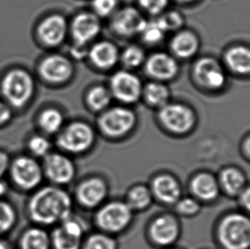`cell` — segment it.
Listing matches in <instances>:
<instances>
[{
	"label": "cell",
	"mask_w": 250,
	"mask_h": 249,
	"mask_svg": "<svg viewBox=\"0 0 250 249\" xmlns=\"http://www.w3.org/2000/svg\"><path fill=\"white\" fill-rule=\"evenodd\" d=\"M72 201L62 188L47 186L34 194L28 203L31 219L40 225L51 226L62 222L71 215Z\"/></svg>",
	"instance_id": "6da1fadb"
},
{
	"label": "cell",
	"mask_w": 250,
	"mask_h": 249,
	"mask_svg": "<svg viewBox=\"0 0 250 249\" xmlns=\"http://www.w3.org/2000/svg\"><path fill=\"white\" fill-rule=\"evenodd\" d=\"M1 92L4 102L11 108H23L34 95V79L27 71L12 69L3 76Z\"/></svg>",
	"instance_id": "7a4b0ae2"
},
{
	"label": "cell",
	"mask_w": 250,
	"mask_h": 249,
	"mask_svg": "<svg viewBox=\"0 0 250 249\" xmlns=\"http://www.w3.org/2000/svg\"><path fill=\"white\" fill-rule=\"evenodd\" d=\"M220 242L227 249H248L250 245V222L241 213L227 216L219 230Z\"/></svg>",
	"instance_id": "3957f363"
},
{
	"label": "cell",
	"mask_w": 250,
	"mask_h": 249,
	"mask_svg": "<svg viewBox=\"0 0 250 249\" xmlns=\"http://www.w3.org/2000/svg\"><path fill=\"white\" fill-rule=\"evenodd\" d=\"M94 141V132L84 122H74L62 131L58 145L65 151L79 154L91 147Z\"/></svg>",
	"instance_id": "277c9868"
},
{
	"label": "cell",
	"mask_w": 250,
	"mask_h": 249,
	"mask_svg": "<svg viewBox=\"0 0 250 249\" xmlns=\"http://www.w3.org/2000/svg\"><path fill=\"white\" fill-rule=\"evenodd\" d=\"M11 178L19 188L31 190L37 188L43 179V169L34 159L20 156L10 166Z\"/></svg>",
	"instance_id": "5b68a950"
},
{
	"label": "cell",
	"mask_w": 250,
	"mask_h": 249,
	"mask_svg": "<svg viewBox=\"0 0 250 249\" xmlns=\"http://www.w3.org/2000/svg\"><path fill=\"white\" fill-rule=\"evenodd\" d=\"M134 113L128 108L116 107L105 111L99 119V125L105 134L120 137L126 134L135 124Z\"/></svg>",
	"instance_id": "8992f818"
},
{
	"label": "cell",
	"mask_w": 250,
	"mask_h": 249,
	"mask_svg": "<svg viewBox=\"0 0 250 249\" xmlns=\"http://www.w3.org/2000/svg\"><path fill=\"white\" fill-rule=\"evenodd\" d=\"M132 210L124 202H111L104 206L97 216L98 226L109 232H119L128 226Z\"/></svg>",
	"instance_id": "52a82bcc"
},
{
	"label": "cell",
	"mask_w": 250,
	"mask_h": 249,
	"mask_svg": "<svg viewBox=\"0 0 250 249\" xmlns=\"http://www.w3.org/2000/svg\"><path fill=\"white\" fill-rule=\"evenodd\" d=\"M159 118L164 126L174 133H185L192 127L195 117L185 105L167 104L162 107Z\"/></svg>",
	"instance_id": "ba28073f"
},
{
	"label": "cell",
	"mask_w": 250,
	"mask_h": 249,
	"mask_svg": "<svg viewBox=\"0 0 250 249\" xmlns=\"http://www.w3.org/2000/svg\"><path fill=\"white\" fill-rule=\"evenodd\" d=\"M111 93L120 101L133 104L142 94V84L139 78L127 71H120L110 81Z\"/></svg>",
	"instance_id": "9c48e42d"
},
{
	"label": "cell",
	"mask_w": 250,
	"mask_h": 249,
	"mask_svg": "<svg viewBox=\"0 0 250 249\" xmlns=\"http://www.w3.org/2000/svg\"><path fill=\"white\" fill-rule=\"evenodd\" d=\"M43 173L56 185H66L75 177V166L65 155L53 153L44 158Z\"/></svg>",
	"instance_id": "30bf717a"
},
{
	"label": "cell",
	"mask_w": 250,
	"mask_h": 249,
	"mask_svg": "<svg viewBox=\"0 0 250 249\" xmlns=\"http://www.w3.org/2000/svg\"><path fill=\"white\" fill-rule=\"evenodd\" d=\"M83 232L82 224L69 217L54 229L51 244L55 249H80Z\"/></svg>",
	"instance_id": "8fae6325"
},
{
	"label": "cell",
	"mask_w": 250,
	"mask_h": 249,
	"mask_svg": "<svg viewBox=\"0 0 250 249\" xmlns=\"http://www.w3.org/2000/svg\"><path fill=\"white\" fill-rule=\"evenodd\" d=\"M68 24L63 17L52 15L41 21L37 28L39 40L48 47H55L64 41Z\"/></svg>",
	"instance_id": "7c38bea8"
},
{
	"label": "cell",
	"mask_w": 250,
	"mask_h": 249,
	"mask_svg": "<svg viewBox=\"0 0 250 249\" xmlns=\"http://www.w3.org/2000/svg\"><path fill=\"white\" fill-rule=\"evenodd\" d=\"M39 72L44 81L59 84L71 77L73 66L68 59L61 55H51L42 60Z\"/></svg>",
	"instance_id": "4fadbf2b"
},
{
	"label": "cell",
	"mask_w": 250,
	"mask_h": 249,
	"mask_svg": "<svg viewBox=\"0 0 250 249\" xmlns=\"http://www.w3.org/2000/svg\"><path fill=\"white\" fill-rule=\"evenodd\" d=\"M194 74L200 84L210 89L222 87L227 80L222 67L213 58H202L196 62Z\"/></svg>",
	"instance_id": "5bb4252c"
},
{
	"label": "cell",
	"mask_w": 250,
	"mask_h": 249,
	"mask_svg": "<svg viewBox=\"0 0 250 249\" xmlns=\"http://www.w3.org/2000/svg\"><path fill=\"white\" fill-rule=\"evenodd\" d=\"M146 24V19L141 13L132 7L120 10L112 20L113 29L122 36H132L140 34Z\"/></svg>",
	"instance_id": "9a60e30c"
},
{
	"label": "cell",
	"mask_w": 250,
	"mask_h": 249,
	"mask_svg": "<svg viewBox=\"0 0 250 249\" xmlns=\"http://www.w3.org/2000/svg\"><path fill=\"white\" fill-rule=\"evenodd\" d=\"M101 29L98 17L91 13H82L75 17L71 25V34L75 44L84 46L98 36Z\"/></svg>",
	"instance_id": "2e32d148"
},
{
	"label": "cell",
	"mask_w": 250,
	"mask_h": 249,
	"mask_svg": "<svg viewBox=\"0 0 250 249\" xmlns=\"http://www.w3.org/2000/svg\"><path fill=\"white\" fill-rule=\"evenodd\" d=\"M146 71L158 81L171 80L178 72V64L171 56L159 52L150 56L147 60Z\"/></svg>",
	"instance_id": "e0dca14e"
},
{
	"label": "cell",
	"mask_w": 250,
	"mask_h": 249,
	"mask_svg": "<svg viewBox=\"0 0 250 249\" xmlns=\"http://www.w3.org/2000/svg\"><path fill=\"white\" fill-rule=\"evenodd\" d=\"M107 195L104 183L99 179H89L82 183L77 189V198L82 205L93 208L101 203Z\"/></svg>",
	"instance_id": "ac0fdd59"
},
{
	"label": "cell",
	"mask_w": 250,
	"mask_h": 249,
	"mask_svg": "<svg viewBox=\"0 0 250 249\" xmlns=\"http://www.w3.org/2000/svg\"><path fill=\"white\" fill-rule=\"evenodd\" d=\"M150 234L155 243L167 246L175 241L179 228L175 220L170 216H161L153 222Z\"/></svg>",
	"instance_id": "d6986e66"
},
{
	"label": "cell",
	"mask_w": 250,
	"mask_h": 249,
	"mask_svg": "<svg viewBox=\"0 0 250 249\" xmlns=\"http://www.w3.org/2000/svg\"><path fill=\"white\" fill-rule=\"evenodd\" d=\"M152 192L156 198L166 204L177 203L181 196L179 184L169 175L156 177L152 183Z\"/></svg>",
	"instance_id": "ffe728a7"
},
{
	"label": "cell",
	"mask_w": 250,
	"mask_h": 249,
	"mask_svg": "<svg viewBox=\"0 0 250 249\" xmlns=\"http://www.w3.org/2000/svg\"><path fill=\"white\" fill-rule=\"evenodd\" d=\"M92 63L101 68H110L118 61L119 53L115 44L109 42H99L89 52Z\"/></svg>",
	"instance_id": "44dd1931"
},
{
	"label": "cell",
	"mask_w": 250,
	"mask_h": 249,
	"mask_svg": "<svg viewBox=\"0 0 250 249\" xmlns=\"http://www.w3.org/2000/svg\"><path fill=\"white\" fill-rule=\"evenodd\" d=\"M199 46L198 40L192 32L183 31L176 34L171 42V48L176 56L189 58L196 53Z\"/></svg>",
	"instance_id": "7402d4cb"
},
{
	"label": "cell",
	"mask_w": 250,
	"mask_h": 249,
	"mask_svg": "<svg viewBox=\"0 0 250 249\" xmlns=\"http://www.w3.org/2000/svg\"><path fill=\"white\" fill-rule=\"evenodd\" d=\"M194 194L203 201H212L219 195L220 188L213 176L200 174L193 179L191 184Z\"/></svg>",
	"instance_id": "603a6c76"
},
{
	"label": "cell",
	"mask_w": 250,
	"mask_h": 249,
	"mask_svg": "<svg viewBox=\"0 0 250 249\" xmlns=\"http://www.w3.org/2000/svg\"><path fill=\"white\" fill-rule=\"evenodd\" d=\"M226 62L230 69L237 74H249L250 71V50L242 45L230 48L226 54Z\"/></svg>",
	"instance_id": "cb8c5ba5"
},
{
	"label": "cell",
	"mask_w": 250,
	"mask_h": 249,
	"mask_svg": "<svg viewBox=\"0 0 250 249\" xmlns=\"http://www.w3.org/2000/svg\"><path fill=\"white\" fill-rule=\"evenodd\" d=\"M51 246V237L40 228L27 229L21 238V249H50Z\"/></svg>",
	"instance_id": "d4e9b609"
},
{
	"label": "cell",
	"mask_w": 250,
	"mask_h": 249,
	"mask_svg": "<svg viewBox=\"0 0 250 249\" xmlns=\"http://www.w3.org/2000/svg\"><path fill=\"white\" fill-rule=\"evenodd\" d=\"M220 183L228 195H240L244 191L245 178L237 169L227 168L220 174Z\"/></svg>",
	"instance_id": "484cf974"
},
{
	"label": "cell",
	"mask_w": 250,
	"mask_h": 249,
	"mask_svg": "<svg viewBox=\"0 0 250 249\" xmlns=\"http://www.w3.org/2000/svg\"><path fill=\"white\" fill-rule=\"evenodd\" d=\"M64 119L61 112L57 108H46L39 116V124L48 134H54L61 130Z\"/></svg>",
	"instance_id": "4316f807"
},
{
	"label": "cell",
	"mask_w": 250,
	"mask_h": 249,
	"mask_svg": "<svg viewBox=\"0 0 250 249\" xmlns=\"http://www.w3.org/2000/svg\"><path fill=\"white\" fill-rule=\"evenodd\" d=\"M144 95L147 102L156 107H163L167 104L169 91L165 84L160 82H150L144 89Z\"/></svg>",
	"instance_id": "83f0119b"
},
{
	"label": "cell",
	"mask_w": 250,
	"mask_h": 249,
	"mask_svg": "<svg viewBox=\"0 0 250 249\" xmlns=\"http://www.w3.org/2000/svg\"><path fill=\"white\" fill-rule=\"evenodd\" d=\"M151 201V192L144 186H139L129 192L126 203L132 210H143L149 207Z\"/></svg>",
	"instance_id": "f1b7e54d"
},
{
	"label": "cell",
	"mask_w": 250,
	"mask_h": 249,
	"mask_svg": "<svg viewBox=\"0 0 250 249\" xmlns=\"http://www.w3.org/2000/svg\"><path fill=\"white\" fill-rule=\"evenodd\" d=\"M111 92L104 86H96L89 91L87 103L94 110H102L108 107L111 102Z\"/></svg>",
	"instance_id": "f546056e"
},
{
	"label": "cell",
	"mask_w": 250,
	"mask_h": 249,
	"mask_svg": "<svg viewBox=\"0 0 250 249\" xmlns=\"http://www.w3.org/2000/svg\"><path fill=\"white\" fill-rule=\"evenodd\" d=\"M17 222V212L9 202L0 201V235L9 232Z\"/></svg>",
	"instance_id": "4dcf8cb0"
},
{
	"label": "cell",
	"mask_w": 250,
	"mask_h": 249,
	"mask_svg": "<svg viewBox=\"0 0 250 249\" xmlns=\"http://www.w3.org/2000/svg\"><path fill=\"white\" fill-rule=\"evenodd\" d=\"M140 34H142L143 40L146 43L155 44L163 40L165 32L157 21H152L149 22L146 21V26Z\"/></svg>",
	"instance_id": "1f68e13d"
},
{
	"label": "cell",
	"mask_w": 250,
	"mask_h": 249,
	"mask_svg": "<svg viewBox=\"0 0 250 249\" xmlns=\"http://www.w3.org/2000/svg\"><path fill=\"white\" fill-rule=\"evenodd\" d=\"M145 51L137 45H131L126 48L122 54V62L128 67H139L145 61Z\"/></svg>",
	"instance_id": "d6a6232c"
},
{
	"label": "cell",
	"mask_w": 250,
	"mask_h": 249,
	"mask_svg": "<svg viewBox=\"0 0 250 249\" xmlns=\"http://www.w3.org/2000/svg\"><path fill=\"white\" fill-rule=\"evenodd\" d=\"M28 148L35 156L45 157L48 154H50L49 152L51 149V143L43 136L36 135L32 137L28 141Z\"/></svg>",
	"instance_id": "836d02e7"
},
{
	"label": "cell",
	"mask_w": 250,
	"mask_h": 249,
	"mask_svg": "<svg viewBox=\"0 0 250 249\" xmlns=\"http://www.w3.org/2000/svg\"><path fill=\"white\" fill-rule=\"evenodd\" d=\"M156 21L165 33L167 31L177 30L183 24L182 16L176 11H170L164 14Z\"/></svg>",
	"instance_id": "e575fe53"
},
{
	"label": "cell",
	"mask_w": 250,
	"mask_h": 249,
	"mask_svg": "<svg viewBox=\"0 0 250 249\" xmlns=\"http://www.w3.org/2000/svg\"><path fill=\"white\" fill-rule=\"evenodd\" d=\"M115 242L109 236L96 234L86 242L84 249H115Z\"/></svg>",
	"instance_id": "d590c367"
},
{
	"label": "cell",
	"mask_w": 250,
	"mask_h": 249,
	"mask_svg": "<svg viewBox=\"0 0 250 249\" xmlns=\"http://www.w3.org/2000/svg\"><path fill=\"white\" fill-rule=\"evenodd\" d=\"M117 0H93L92 6L96 13L101 17H107L114 11Z\"/></svg>",
	"instance_id": "8d00e7d4"
},
{
	"label": "cell",
	"mask_w": 250,
	"mask_h": 249,
	"mask_svg": "<svg viewBox=\"0 0 250 249\" xmlns=\"http://www.w3.org/2000/svg\"><path fill=\"white\" fill-rule=\"evenodd\" d=\"M177 203L178 212L185 215H192L199 211V204L194 199L187 197L179 200Z\"/></svg>",
	"instance_id": "74e56055"
},
{
	"label": "cell",
	"mask_w": 250,
	"mask_h": 249,
	"mask_svg": "<svg viewBox=\"0 0 250 249\" xmlns=\"http://www.w3.org/2000/svg\"><path fill=\"white\" fill-rule=\"evenodd\" d=\"M143 9L153 15L159 14L166 9L168 0H139Z\"/></svg>",
	"instance_id": "f35d334b"
},
{
	"label": "cell",
	"mask_w": 250,
	"mask_h": 249,
	"mask_svg": "<svg viewBox=\"0 0 250 249\" xmlns=\"http://www.w3.org/2000/svg\"><path fill=\"white\" fill-rule=\"evenodd\" d=\"M12 117V109L5 102L0 101V125L6 124Z\"/></svg>",
	"instance_id": "ab89813d"
},
{
	"label": "cell",
	"mask_w": 250,
	"mask_h": 249,
	"mask_svg": "<svg viewBox=\"0 0 250 249\" xmlns=\"http://www.w3.org/2000/svg\"><path fill=\"white\" fill-rule=\"evenodd\" d=\"M10 162L9 155L6 153L0 151V179L3 177L10 168Z\"/></svg>",
	"instance_id": "60d3db41"
},
{
	"label": "cell",
	"mask_w": 250,
	"mask_h": 249,
	"mask_svg": "<svg viewBox=\"0 0 250 249\" xmlns=\"http://www.w3.org/2000/svg\"><path fill=\"white\" fill-rule=\"evenodd\" d=\"M250 188H244V191L240 194V202L246 209L250 208Z\"/></svg>",
	"instance_id": "b9f144b4"
},
{
	"label": "cell",
	"mask_w": 250,
	"mask_h": 249,
	"mask_svg": "<svg viewBox=\"0 0 250 249\" xmlns=\"http://www.w3.org/2000/svg\"><path fill=\"white\" fill-rule=\"evenodd\" d=\"M7 189H8V187H7L6 183L3 182L0 179V197H2L3 195H5Z\"/></svg>",
	"instance_id": "7bdbcfd3"
},
{
	"label": "cell",
	"mask_w": 250,
	"mask_h": 249,
	"mask_svg": "<svg viewBox=\"0 0 250 249\" xmlns=\"http://www.w3.org/2000/svg\"><path fill=\"white\" fill-rule=\"evenodd\" d=\"M0 249H9V248H8L5 243H3V242H0Z\"/></svg>",
	"instance_id": "ee69618b"
},
{
	"label": "cell",
	"mask_w": 250,
	"mask_h": 249,
	"mask_svg": "<svg viewBox=\"0 0 250 249\" xmlns=\"http://www.w3.org/2000/svg\"><path fill=\"white\" fill-rule=\"evenodd\" d=\"M180 1H183V2H190V1H193V0H180Z\"/></svg>",
	"instance_id": "f6af8a7d"
}]
</instances>
